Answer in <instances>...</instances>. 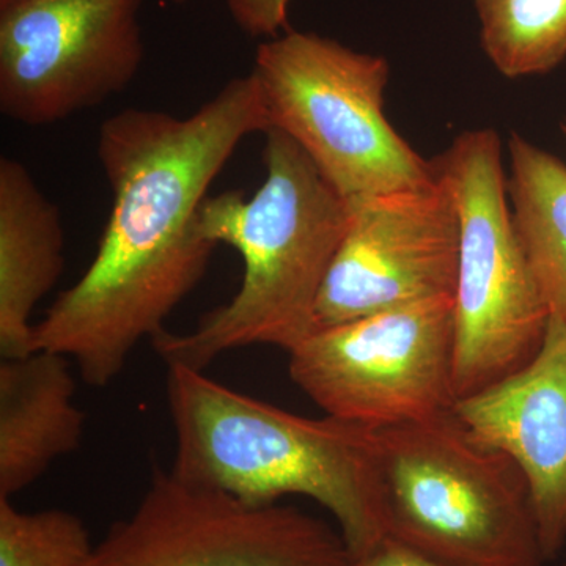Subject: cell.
<instances>
[{"label":"cell","mask_w":566,"mask_h":566,"mask_svg":"<svg viewBox=\"0 0 566 566\" xmlns=\"http://www.w3.org/2000/svg\"><path fill=\"white\" fill-rule=\"evenodd\" d=\"M292 0H227L230 17L244 35L270 40L289 31Z\"/></svg>","instance_id":"obj_17"},{"label":"cell","mask_w":566,"mask_h":566,"mask_svg":"<svg viewBox=\"0 0 566 566\" xmlns=\"http://www.w3.org/2000/svg\"><path fill=\"white\" fill-rule=\"evenodd\" d=\"M70 357L50 349L0 363V497L11 499L80 449L85 415L77 408Z\"/></svg>","instance_id":"obj_12"},{"label":"cell","mask_w":566,"mask_h":566,"mask_svg":"<svg viewBox=\"0 0 566 566\" xmlns=\"http://www.w3.org/2000/svg\"><path fill=\"white\" fill-rule=\"evenodd\" d=\"M376 436L387 538L447 566L546 564L526 476L453 408Z\"/></svg>","instance_id":"obj_4"},{"label":"cell","mask_w":566,"mask_h":566,"mask_svg":"<svg viewBox=\"0 0 566 566\" xmlns=\"http://www.w3.org/2000/svg\"><path fill=\"white\" fill-rule=\"evenodd\" d=\"M93 547L88 528L74 513L22 512L0 497V566H85Z\"/></svg>","instance_id":"obj_16"},{"label":"cell","mask_w":566,"mask_h":566,"mask_svg":"<svg viewBox=\"0 0 566 566\" xmlns=\"http://www.w3.org/2000/svg\"><path fill=\"white\" fill-rule=\"evenodd\" d=\"M458 253L460 219L439 178L431 188L352 205V221L316 304L315 329L453 296Z\"/></svg>","instance_id":"obj_10"},{"label":"cell","mask_w":566,"mask_h":566,"mask_svg":"<svg viewBox=\"0 0 566 566\" xmlns=\"http://www.w3.org/2000/svg\"><path fill=\"white\" fill-rule=\"evenodd\" d=\"M169 2H172L174 6L181 7V6H186V3L189 2V0H169Z\"/></svg>","instance_id":"obj_19"},{"label":"cell","mask_w":566,"mask_h":566,"mask_svg":"<svg viewBox=\"0 0 566 566\" xmlns=\"http://www.w3.org/2000/svg\"><path fill=\"white\" fill-rule=\"evenodd\" d=\"M433 164L460 219L453 294L458 401L526 367L545 342L549 311L506 203L497 134L463 133Z\"/></svg>","instance_id":"obj_6"},{"label":"cell","mask_w":566,"mask_h":566,"mask_svg":"<svg viewBox=\"0 0 566 566\" xmlns=\"http://www.w3.org/2000/svg\"><path fill=\"white\" fill-rule=\"evenodd\" d=\"M480 43L510 80L546 74L566 59V0H474Z\"/></svg>","instance_id":"obj_15"},{"label":"cell","mask_w":566,"mask_h":566,"mask_svg":"<svg viewBox=\"0 0 566 566\" xmlns=\"http://www.w3.org/2000/svg\"><path fill=\"white\" fill-rule=\"evenodd\" d=\"M266 177L245 199L241 191L208 196L199 230L243 259V281L185 334L164 333L153 348L164 363L205 370L222 354L270 345L289 353L315 329L316 304L349 221L346 202L296 142L268 129Z\"/></svg>","instance_id":"obj_3"},{"label":"cell","mask_w":566,"mask_h":566,"mask_svg":"<svg viewBox=\"0 0 566 566\" xmlns=\"http://www.w3.org/2000/svg\"><path fill=\"white\" fill-rule=\"evenodd\" d=\"M453 296L318 327L289 352L290 378L324 415L368 428L453 408Z\"/></svg>","instance_id":"obj_7"},{"label":"cell","mask_w":566,"mask_h":566,"mask_svg":"<svg viewBox=\"0 0 566 566\" xmlns=\"http://www.w3.org/2000/svg\"><path fill=\"white\" fill-rule=\"evenodd\" d=\"M453 411L526 476L546 560L566 545V322L549 318L538 354Z\"/></svg>","instance_id":"obj_11"},{"label":"cell","mask_w":566,"mask_h":566,"mask_svg":"<svg viewBox=\"0 0 566 566\" xmlns=\"http://www.w3.org/2000/svg\"><path fill=\"white\" fill-rule=\"evenodd\" d=\"M85 566H357L337 527L294 506H255L153 464L139 504Z\"/></svg>","instance_id":"obj_8"},{"label":"cell","mask_w":566,"mask_h":566,"mask_svg":"<svg viewBox=\"0 0 566 566\" xmlns=\"http://www.w3.org/2000/svg\"><path fill=\"white\" fill-rule=\"evenodd\" d=\"M357 566H447L433 558L416 553L392 538H385L367 556L357 560Z\"/></svg>","instance_id":"obj_18"},{"label":"cell","mask_w":566,"mask_h":566,"mask_svg":"<svg viewBox=\"0 0 566 566\" xmlns=\"http://www.w3.org/2000/svg\"><path fill=\"white\" fill-rule=\"evenodd\" d=\"M145 0H0V112L40 128L125 92L145 57Z\"/></svg>","instance_id":"obj_9"},{"label":"cell","mask_w":566,"mask_h":566,"mask_svg":"<svg viewBox=\"0 0 566 566\" xmlns=\"http://www.w3.org/2000/svg\"><path fill=\"white\" fill-rule=\"evenodd\" d=\"M166 394L181 480L255 506L312 499L357 560L387 538L376 428L294 415L181 364H167Z\"/></svg>","instance_id":"obj_2"},{"label":"cell","mask_w":566,"mask_h":566,"mask_svg":"<svg viewBox=\"0 0 566 566\" xmlns=\"http://www.w3.org/2000/svg\"><path fill=\"white\" fill-rule=\"evenodd\" d=\"M251 73L268 129L296 142L349 205L438 182L386 118L385 57L289 29L260 43Z\"/></svg>","instance_id":"obj_5"},{"label":"cell","mask_w":566,"mask_h":566,"mask_svg":"<svg viewBox=\"0 0 566 566\" xmlns=\"http://www.w3.org/2000/svg\"><path fill=\"white\" fill-rule=\"evenodd\" d=\"M65 268L61 210L24 164L0 159V354L35 352L33 311Z\"/></svg>","instance_id":"obj_13"},{"label":"cell","mask_w":566,"mask_h":566,"mask_svg":"<svg viewBox=\"0 0 566 566\" xmlns=\"http://www.w3.org/2000/svg\"><path fill=\"white\" fill-rule=\"evenodd\" d=\"M512 218L549 318L566 322V164L513 134Z\"/></svg>","instance_id":"obj_14"},{"label":"cell","mask_w":566,"mask_h":566,"mask_svg":"<svg viewBox=\"0 0 566 566\" xmlns=\"http://www.w3.org/2000/svg\"><path fill=\"white\" fill-rule=\"evenodd\" d=\"M266 132L252 73L185 118L137 107L107 118L96 153L109 221L91 266L35 324V349L70 357L88 386H111L202 282L218 245L200 233V205L241 142Z\"/></svg>","instance_id":"obj_1"}]
</instances>
